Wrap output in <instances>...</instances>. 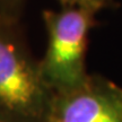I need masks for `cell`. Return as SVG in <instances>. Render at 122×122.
<instances>
[{
    "label": "cell",
    "mask_w": 122,
    "mask_h": 122,
    "mask_svg": "<svg viewBox=\"0 0 122 122\" xmlns=\"http://www.w3.org/2000/svg\"><path fill=\"white\" fill-rule=\"evenodd\" d=\"M19 0H0V14L1 15H7L11 16L9 13V8L14 7Z\"/></svg>",
    "instance_id": "obj_5"
},
{
    "label": "cell",
    "mask_w": 122,
    "mask_h": 122,
    "mask_svg": "<svg viewBox=\"0 0 122 122\" xmlns=\"http://www.w3.org/2000/svg\"><path fill=\"white\" fill-rule=\"evenodd\" d=\"M0 122H1V121H0Z\"/></svg>",
    "instance_id": "obj_8"
},
{
    "label": "cell",
    "mask_w": 122,
    "mask_h": 122,
    "mask_svg": "<svg viewBox=\"0 0 122 122\" xmlns=\"http://www.w3.org/2000/svg\"><path fill=\"white\" fill-rule=\"evenodd\" d=\"M62 7H92V8H95L98 10V7L96 6L93 0H60Z\"/></svg>",
    "instance_id": "obj_4"
},
{
    "label": "cell",
    "mask_w": 122,
    "mask_h": 122,
    "mask_svg": "<svg viewBox=\"0 0 122 122\" xmlns=\"http://www.w3.org/2000/svg\"><path fill=\"white\" fill-rule=\"evenodd\" d=\"M42 122H51V121H50V120H49V119H46V120H45V121H42Z\"/></svg>",
    "instance_id": "obj_7"
},
{
    "label": "cell",
    "mask_w": 122,
    "mask_h": 122,
    "mask_svg": "<svg viewBox=\"0 0 122 122\" xmlns=\"http://www.w3.org/2000/svg\"><path fill=\"white\" fill-rule=\"evenodd\" d=\"M51 122H122V89L91 78L81 87L52 98Z\"/></svg>",
    "instance_id": "obj_3"
},
{
    "label": "cell",
    "mask_w": 122,
    "mask_h": 122,
    "mask_svg": "<svg viewBox=\"0 0 122 122\" xmlns=\"http://www.w3.org/2000/svg\"><path fill=\"white\" fill-rule=\"evenodd\" d=\"M110 1H111V0H93V2H94V4H95L100 9L102 8V7H103L104 5L109 4Z\"/></svg>",
    "instance_id": "obj_6"
},
{
    "label": "cell",
    "mask_w": 122,
    "mask_h": 122,
    "mask_svg": "<svg viewBox=\"0 0 122 122\" xmlns=\"http://www.w3.org/2000/svg\"><path fill=\"white\" fill-rule=\"evenodd\" d=\"M96 11L92 7L78 6L43 13L48 48L39 68L45 85L56 95L75 91L89 79L85 56Z\"/></svg>",
    "instance_id": "obj_1"
},
{
    "label": "cell",
    "mask_w": 122,
    "mask_h": 122,
    "mask_svg": "<svg viewBox=\"0 0 122 122\" xmlns=\"http://www.w3.org/2000/svg\"><path fill=\"white\" fill-rule=\"evenodd\" d=\"M13 17L0 14V114L18 122H34L50 112L52 92L39 66L22 50Z\"/></svg>",
    "instance_id": "obj_2"
}]
</instances>
